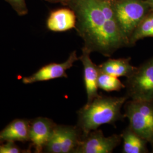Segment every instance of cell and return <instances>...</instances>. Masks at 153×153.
I'll use <instances>...</instances> for the list:
<instances>
[{"label":"cell","mask_w":153,"mask_h":153,"mask_svg":"<svg viewBox=\"0 0 153 153\" xmlns=\"http://www.w3.org/2000/svg\"><path fill=\"white\" fill-rule=\"evenodd\" d=\"M63 4L74 11L77 33L91 52L109 57L129 46L117 21L113 0H68Z\"/></svg>","instance_id":"6da1fadb"},{"label":"cell","mask_w":153,"mask_h":153,"mask_svg":"<svg viewBox=\"0 0 153 153\" xmlns=\"http://www.w3.org/2000/svg\"><path fill=\"white\" fill-rule=\"evenodd\" d=\"M129 98L127 96L112 97L99 95L78 112L77 127L82 137L89 132L98 129L104 124H114L125 117L121 112L123 104Z\"/></svg>","instance_id":"7a4b0ae2"},{"label":"cell","mask_w":153,"mask_h":153,"mask_svg":"<svg viewBox=\"0 0 153 153\" xmlns=\"http://www.w3.org/2000/svg\"><path fill=\"white\" fill-rule=\"evenodd\" d=\"M125 117L129 127L153 149V102L131 100L126 102Z\"/></svg>","instance_id":"3957f363"},{"label":"cell","mask_w":153,"mask_h":153,"mask_svg":"<svg viewBox=\"0 0 153 153\" xmlns=\"http://www.w3.org/2000/svg\"><path fill=\"white\" fill-rule=\"evenodd\" d=\"M114 9L121 31L129 40L149 7L142 0H113Z\"/></svg>","instance_id":"277c9868"},{"label":"cell","mask_w":153,"mask_h":153,"mask_svg":"<svg viewBox=\"0 0 153 153\" xmlns=\"http://www.w3.org/2000/svg\"><path fill=\"white\" fill-rule=\"evenodd\" d=\"M125 85L129 98L153 102V57L136 68Z\"/></svg>","instance_id":"5b68a950"},{"label":"cell","mask_w":153,"mask_h":153,"mask_svg":"<svg viewBox=\"0 0 153 153\" xmlns=\"http://www.w3.org/2000/svg\"><path fill=\"white\" fill-rule=\"evenodd\" d=\"M120 135L105 137L100 129H95L82 137L74 153H111L121 142Z\"/></svg>","instance_id":"8992f818"},{"label":"cell","mask_w":153,"mask_h":153,"mask_svg":"<svg viewBox=\"0 0 153 153\" xmlns=\"http://www.w3.org/2000/svg\"><path fill=\"white\" fill-rule=\"evenodd\" d=\"M78 60L76 51H73L65 62L51 63L44 66L31 76L23 78L22 82L25 84H31L59 78H67L66 71L71 68L74 62Z\"/></svg>","instance_id":"52a82bcc"},{"label":"cell","mask_w":153,"mask_h":153,"mask_svg":"<svg viewBox=\"0 0 153 153\" xmlns=\"http://www.w3.org/2000/svg\"><path fill=\"white\" fill-rule=\"evenodd\" d=\"M56 124L46 117H38L30 124L29 140L36 153H41L49 141Z\"/></svg>","instance_id":"ba28073f"},{"label":"cell","mask_w":153,"mask_h":153,"mask_svg":"<svg viewBox=\"0 0 153 153\" xmlns=\"http://www.w3.org/2000/svg\"><path fill=\"white\" fill-rule=\"evenodd\" d=\"M91 52L86 47L82 49V55L79 60L82 62L84 71V82L87 94V103H90L93 100L98 97V78L99 71L98 66L93 62L90 55Z\"/></svg>","instance_id":"9c48e42d"},{"label":"cell","mask_w":153,"mask_h":153,"mask_svg":"<svg viewBox=\"0 0 153 153\" xmlns=\"http://www.w3.org/2000/svg\"><path fill=\"white\" fill-rule=\"evenodd\" d=\"M76 15L71 9L61 8L51 13L47 21L49 30L64 32L76 28Z\"/></svg>","instance_id":"30bf717a"},{"label":"cell","mask_w":153,"mask_h":153,"mask_svg":"<svg viewBox=\"0 0 153 153\" xmlns=\"http://www.w3.org/2000/svg\"><path fill=\"white\" fill-rule=\"evenodd\" d=\"M30 123L24 119H16L0 131V142L29 141Z\"/></svg>","instance_id":"8fae6325"},{"label":"cell","mask_w":153,"mask_h":153,"mask_svg":"<svg viewBox=\"0 0 153 153\" xmlns=\"http://www.w3.org/2000/svg\"><path fill=\"white\" fill-rule=\"evenodd\" d=\"M61 153H74L82 139V133L77 126H58Z\"/></svg>","instance_id":"7c38bea8"},{"label":"cell","mask_w":153,"mask_h":153,"mask_svg":"<svg viewBox=\"0 0 153 153\" xmlns=\"http://www.w3.org/2000/svg\"><path fill=\"white\" fill-rule=\"evenodd\" d=\"M131 57L109 59L98 65L99 73H106L116 77L131 76L136 69L130 63Z\"/></svg>","instance_id":"4fadbf2b"},{"label":"cell","mask_w":153,"mask_h":153,"mask_svg":"<svg viewBox=\"0 0 153 153\" xmlns=\"http://www.w3.org/2000/svg\"><path fill=\"white\" fill-rule=\"evenodd\" d=\"M121 136L123 140V153H148V142L133 131L129 126L123 131Z\"/></svg>","instance_id":"5bb4252c"},{"label":"cell","mask_w":153,"mask_h":153,"mask_svg":"<svg viewBox=\"0 0 153 153\" xmlns=\"http://www.w3.org/2000/svg\"><path fill=\"white\" fill-rule=\"evenodd\" d=\"M148 37H153V13L146 15L133 33L129 45H133L138 40Z\"/></svg>","instance_id":"9a60e30c"},{"label":"cell","mask_w":153,"mask_h":153,"mask_svg":"<svg viewBox=\"0 0 153 153\" xmlns=\"http://www.w3.org/2000/svg\"><path fill=\"white\" fill-rule=\"evenodd\" d=\"M98 87L107 92L120 91L126 88L125 84L117 77L106 73H99L98 78Z\"/></svg>","instance_id":"2e32d148"},{"label":"cell","mask_w":153,"mask_h":153,"mask_svg":"<svg viewBox=\"0 0 153 153\" xmlns=\"http://www.w3.org/2000/svg\"><path fill=\"white\" fill-rule=\"evenodd\" d=\"M13 9L16 11L19 16H25L27 14L28 9L26 0H5Z\"/></svg>","instance_id":"e0dca14e"},{"label":"cell","mask_w":153,"mask_h":153,"mask_svg":"<svg viewBox=\"0 0 153 153\" xmlns=\"http://www.w3.org/2000/svg\"><path fill=\"white\" fill-rule=\"evenodd\" d=\"M21 150L18 148L14 142L6 141L2 143L0 142V153H19Z\"/></svg>","instance_id":"ac0fdd59"},{"label":"cell","mask_w":153,"mask_h":153,"mask_svg":"<svg viewBox=\"0 0 153 153\" xmlns=\"http://www.w3.org/2000/svg\"><path fill=\"white\" fill-rule=\"evenodd\" d=\"M49 2H53V3H56V2H61L62 4H64V2H65L66 1H67L68 0H45Z\"/></svg>","instance_id":"d6986e66"},{"label":"cell","mask_w":153,"mask_h":153,"mask_svg":"<svg viewBox=\"0 0 153 153\" xmlns=\"http://www.w3.org/2000/svg\"><path fill=\"white\" fill-rule=\"evenodd\" d=\"M146 2H148L149 7L152 8L153 10V0H146Z\"/></svg>","instance_id":"ffe728a7"}]
</instances>
